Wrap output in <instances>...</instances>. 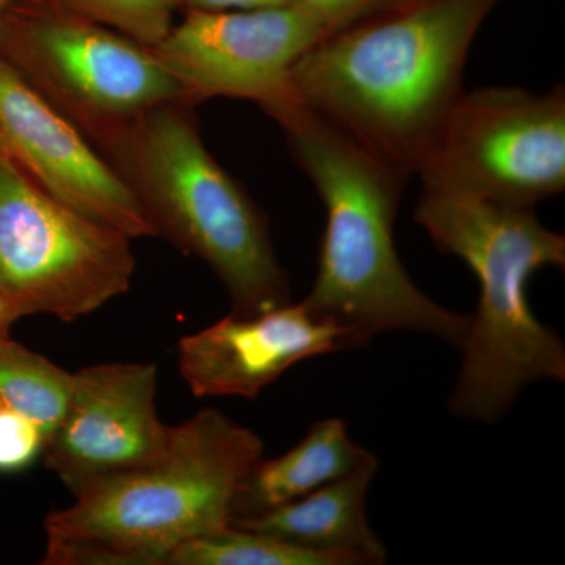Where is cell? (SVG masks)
Returning a JSON list of instances; mask_svg holds the SVG:
<instances>
[{
    "mask_svg": "<svg viewBox=\"0 0 565 565\" xmlns=\"http://www.w3.org/2000/svg\"><path fill=\"white\" fill-rule=\"evenodd\" d=\"M0 57L58 110L109 137L163 104L185 102L151 47L73 11L0 17Z\"/></svg>",
    "mask_w": 565,
    "mask_h": 565,
    "instance_id": "ba28073f",
    "label": "cell"
},
{
    "mask_svg": "<svg viewBox=\"0 0 565 565\" xmlns=\"http://www.w3.org/2000/svg\"><path fill=\"white\" fill-rule=\"evenodd\" d=\"M371 455L352 440L343 419H321L285 455L256 460L234 498L233 520L266 514L300 500L351 473Z\"/></svg>",
    "mask_w": 565,
    "mask_h": 565,
    "instance_id": "5bb4252c",
    "label": "cell"
},
{
    "mask_svg": "<svg viewBox=\"0 0 565 565\" xmlns=\"http://www.w3.org/2000/svg\"><path fill=\"white\" fill-rule=\"evenodd\" d=\"M131 241L55 200L0 152V288L22 315L74 322L128 292Z\"/></svg>",
    "mask_w": 565,
    "mask_h": 565,
    "instance_id": "8992f818",
    "label": "cell"
},
{
    "mask_svg": "<svg viewBox=\"0 0 565 565\" xmlns=\"http://www.w3.org/2000/svg\"><path fill=\"white\" fill-rule=\"evenodd\" d=\"M46 444V434L39 423L0 405V473L28 470L43 457Z\"/></svg>",
    "mask_w": 565,
    "mask_h": 565,
    "instance_id": "ac0fdd59",
    "label": "cell"
},
{
    "mask_svg": "<svg viewBox=\"0 0 565 565\" xmlns=\"http://www.w3.org/2000/svg\"><path fill=\"white\" fill-rule=\"evenodd\" d=\"M14 0H0V17H2L3 11L9 9V7L13 6Z\"/></svg>",
    "mask_w": 565,
    "mask_h": 565,
    "instance_id": "7402d4cb",
    "label": "cell"
},
{
    "mask_svg": "<svg viewBox=\"0 0 565 565\" xmlns=\"http://www.w3.org/2000/svg\"><path fill=\"white\" fill-rule=\"evenodd\" d=\"M415 222L445 255L462 259L479 282L459 377L448 401L457 418L493 424L537 381L565 382V345L535 318L527 282L544 267H565V236L533 207L423 188Z\"/></svg>",
    "mask_w": 565,
    "mask_h": 565,
    "instance_id": "3957f363",
    "label": "cell"
},
{
    "mask_svg": "<svg viewBox=\"0 0 565 565\" xmlns=\"http://www.w3.org/2000/svg\"><path fill=\"white\" fill-rule=\"evenodd\" d=\"M503 0H411L329 33L292 70L307 109L415 174L462 95L463 70Z\"/></svg>",
    "mask_w": 565,
    "mask_h": 565,
    "instance_id": "6da1fadb",
    "label": "cell"
},
{
    "mask_svg": "<svg viewBox=\"0 0 565 565\" xmlns=\"http://www.w3.org/2000/svg\"><path fill=\"white\" fill-rule=\"evenodd\" d=\"M407 2L411 0H292L313 14L329 33L343 31Z\"/></svg>",
    "mask_w": 565,
    "mask_h": 565,
    "instance_id": "d6986e66",
    "label": "cell"
},
{
    "mask_svg": "<svg viewBox=\"0 0 565 565\" xmlns=\"http://www.w3.org/2000/svg\"><path fill=\"white\" fill-rule=\"evenodd\" d=\"M0 150L44 192L131 239L158 236L131 184L0 57Z\"/></svg>",
    "mask_w": 565,
    "mask_h": 565,
    "instance_id": "30bf717a",
    "label": "cell"
},
{
    "mask_svg": "<svg viewBox=\"0 0 565 565\" xmlns=\"http://www.w3.org/2000/svg\"><path fill=\"white\" fill-rule=\"evenodd\" d=\"M193 11H234L269 9L292 3V0H181Z\"/></svg>",
    "mask_w": 565,
    "mask_h": 565,
    "instance_id": "ffe728a7",
    "label": "cell"
},
{
    "mask_svg": "<svg viewBox=\"0 0 565 565\" xmlns=\"http://www.w3.org/2000/svg\"><path fill=\"white\" fill-rule=\"evenodd\" d=\"M274 118L326 207L318 274L302 302L351 330L360 348L392 330L462 348L470 316L434 302L397 255L394 223L412 173L302 104Z\"/></svg>",
    "mask_w": 565,
    "mask_h": 565,
    "instance_id": "7a4b0ae2",
    "label": "cell"
},
{
    "mask_svg": "<svg viewBox=\"0 0 565 565\" xmlns=\"http://www.w3.org/2000/svg\"><path fill=\"white\" fill-rule=\"evenodd\" d=\"M371 455L355 470L266 514L233 520L232 525L313 550L349 557L355 565L386 563V548L366 514L367 492L377 473Z\"/></svg>",
    "mask_w": 565,
    "mask_h": 565,
    "instance_id": "4fadbf2b",
    "label": "cell"
},
{
    "mask_svg": "<svg viewBox=\"0 0 565 565\" xmlns=\"http://www.w3.org/2000/svg\"><path fill=\"white\" fill-rule=\"evenodd\" d=\"M326 35L321 22L297 3L193 11L152 52L181 85L184 99H248L274 118L300 104L294 66Z\"/></svg>",
    "mask_w": 565,
    "mask_h": 565,
    "instance_id": "9c48e42d",
    "label": "cell"
},
{
    "mask_svg": "<svg viewBox=\"0 0 565 565\" xmlns=\"http://www.w3.org/2000/svg\"><path fill=\"white\" fill-rule=\"evenodd\" d=\"M110 139L158 236L211 267L230 294L232 313L291 302L267 218L212 158L189 115L163 104Z\"/></svg>",
    "mask_w": 565,
    "mask_h": 565,
    "instance_id": "5b68a950",
    "label": "cell"
},
{
    "mask_svg": "<svg viewBox=\"0 0 565 565\" xmlns=\"http://www.w3.org/2000/svg\"><path fill=\"white\" fill-rule=\"evenodd\" d=\"M0 152H2V150H0Z\"/></svg>",
    "mask_w": 565,
    "mask_h": 565,
    "instance_id": "603a6c76",
    "label": "cell"
},
{
    "mask_svg": "<svg viewBox=\"0 0 565 565\" xmlns=\"http://www.w3.org/2000/svg\"><path fill=\"white\" fill-rule=\"evenodd\" d=\"M158 366L103 363L74 373L68 404L44 448L71 493L158 460L172 427L159 418Z\"/></svg>",
    "mask_w": 565,
    "mask_h": 565,
    "instance_id": "8fae6325",
    "label": "cell"
},
{
    "mask_svg": "<svg viewBox=\"0 0 565 565\" xmlns=\"http://www.w3.org/2000/svg\"><path fill=\"white\" fill-rule=\"evenodd\" d=\"M423 188L514 206L565 191V88L462 92L415 172Z\"/></svg>",
    "mask_w": 565,
    "mask_h": 565,
    "instance_id": "52a82bcc",
    "label": "cell"
},
{
    "mask_svg": "<svg viewBox=\"0 0 565 565\" xmlns=\"http://www.w3.org/2000/svg\"><path fill=\"white\" fill-rule=\"evenodd\" d=\"M24 318L20 307L14 303L9 294L0 288V334H10L11 326Z\"/></svg>",
    "mask_w": 565,
    "mask_h": 565,
    "instance_id": "44dd1931",
    "label": "cell"
},
{
    "mask_svg": "<svg viewBox=\"0 0 565 565\" xmlns=\"http://www.w3.org/2000/svg\"><path fill=\"white\" fill-rule=\"evenodd\" d=\"M360 349L351 330L303 302L250 316L230 313L178 345L181 377L195 397L255 399L294 364Z\"/></svg>",
    "mask_w": 565,
    "mask_h": 565,
    "instance_id": "7c38bea8",
    "label": "cell"
},
{
    "mask_svg": "<svg viewBox=\"0 0 565 565\" xmlns=\"http://www.w3.org/2000/svg\"><path fill=\"white\" fill-rule=\"evenodd\" d=\"M66 10L117 29L147 47L158 46L172 31L174 7L181 0H58Z\"/></svg>",
    "mask_w": 565,
    "mask_h": 565,
    "instance_id": "e0dca14e",
    "label": "cell"
},
{
    "mask_svg": "<svg viewBox=\"0 0 565 565\" xmlns=\"http://www.w3.org/2000/svg\"><path fill=\"white\" fill-rule=\"evenodd\" d=\"M166 565H355L349 557L300 548L273 535L230 525L184 542Z\"/></svg>",
    "mask_w": 565,
    "mask_h": 565,
    "instance_id": "2e32d148",
    "label": "cell"
},
{
    "mask_svg": "<svg viewBox=\"0 0 565 565\" xmlns=\"http://www.w3.org/2000/svg\"><path fill=\"white\" fill-rule=\"evenodd\" d=\"M262 438L215 408L172 427L154 462L98 479L44 520L46 565H166L177 546L232 525Z\"/></svg>",
    "mask_w": 565,
    "mask_h": 565,
    "instance_id": "277c9868",
    "label": "cell"
},
{
    "mask_svg": "<svg viewBox=\"0 0 565 565\" xmlns=\"http://www.w3.org/2000/svg\"><path fill=\"white\" fill-rule=\"evenodd\" d=\"M74 374L0 334V405L39 423L50 440L68 404Z\"/></svg>",
    "mask_w": 565,
    "mask_h": 565,
    "instance_id": "9a60e30c",
    "label": "cell"
}]
</instances>
